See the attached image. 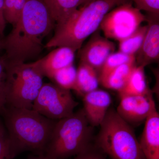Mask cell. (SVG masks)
Returning <instances> with one entry per match:
<instances>
[{
	"label": "cell",
	"mask_w": 159,
	"mask_h": 159,
	"mask_svg": "<svg viewBox=\"0 0 159 159\" xmlns=\"http://www.w3.org/2000/svg\"><path fill=\"white\" fill-rule=\"evenodd\" d=\"M55 22L43 0H27L10 33L2 40V57L10 63H26L44 49V39L55 28Z\"/></svg>",
	"instance_id": "6da1fadb"
},
{
	"label": "cell",
	"mask_w": 159,
	"mask_h": 159,
	"mask_svg": "<svg viewBox=\"0 0 159 159\" xmlns=\"http://www.w3.org/2000/svg\"><path fill=\"white\" fill-rule=\"evenodd\" d=\"M3 115L11 159L31 151L44 155L57 120L46 118L32 109L6 106Z\"/></svg>",
	"instance_id": "7a4b0ae2"
},
{
	"label": "cell",
	"mask_w": 159,
	"mask_h": 159,
	"mask_svg": "<svg viewBox=\"0 0 159 159\" xmlns=\"http://www.w3.org/2000/svg\"><path fill=\"white\" fill-rule=\"evenodd\" d=\"M128 0H95L77 9L63 22L55 25L54 35L44 48L66 47L76 52L98 29L106 15Z\"/></svg>",
	"instance_id": "3957f363"
},
{
	"label": "cell",
	"mask_w": 159,
	"mask_h": 159,
	"mask_svg": "<svg viewBox=\"0 0 159 159\" xmlns=\"http://www.w3.org/2000/svg\"><path fill=\"white\" fill-rule=\"evenodd\" d=\"M93 127L83 109L57 120L44 156L66 159L81 153L92 144Z\"/></svg>",
	"instance_id": "277c9868"
},
{
	"label": "cell",
	"mask_w": 159,
	"mask_h": 159,
	"mask_svg": "<svg viewBox=\"0 0 159 159\" xmlns=\"http://www.w3.org/2000/svg\"><path fill=\"white\" fill-rule=\"evenodd\" d=\"M96 145L111 159H145L131 125L114 109L99 125Z\"/></svg>",
	"instance_id": "5b68a950"
},
{
	"label": "cell",
	"mask_w": 159,
	"mask_h": 159,
	"mask_svg": "<svg viewBox=\"0 0 159 159\" xmlns=\"http://www.w3.org/2000/svg\"><path fill=\"white\" fill-rule=\"evenodd\" d=\"M5 62L6 106L32 109L43 76L31 63Z\"/></svg>",
	"instance_id": "8992f818"
},
{
	"label": "cell",
	"mask_w": 159,
	"mask_h": 159,
	"mask_svg": "<svg viewBox=\"0 0 159 159\" xmlns=\"http://www.w3.org/2000/svg\"><path fill=\"white\" fill-rule=\"evenodd\" d=\"M78 104L70 91L48 83L43 84L32 109L46 118L58 120L73 115Z\"/></svg>",
	"instance_id": "52a82bcc"
},
{
	"label": "cell",
	"mask_w": 159,
	"mask_h": 159,
	"mask_svg": "<svg viewBox=\"0 0 159 159\" xmlns=\"http://www.w3.org/2000/svg\"><path fill=\"white\" fill-rule=\"evenodd\" d=\"M145 21L142 11L126 2L109 11L99 29L106 38L119 41L132 34Z\"/></svg>",
	"instance_id": "ba28073f"
},
{
	"label": "cell",
	"mask_w": 159,
	"mask_h": 159,
	"mask_svg": "<svg viewBox=\"0 0 159 159\" xmlns=\"http://www.w3.org/2000/svg\"><path fill=\"white\" fill-rule=\"evenodd\" d=\"M120 97L117 113L131 126L141 124L157 111L151 91L142 95H124Z\"/></svg>",
	"instance_id": "9c48e42d"
},
{
	"label": "cell",
	"mask_w": 159,
	"mask_h": 159,
	"mask_svg": "<svg viewBox=\"0 0 159 159\" xmlns=\"http://www.w3.org/2000/svg\"><path fill=\"white\" fill-rule=\"evenodd\" d=\"M116 44L103 37L97 30L84 47L80 53V62L89 65L100 72L106 60L115 52Z\"/></svg>",
	"instance_id": "30bf717a"
},
{
	"label": "cell",
	"mask_w": 159,
	"mask_h": 159,
	"mask_svg": "<svg viewBox=\"0 0 159 159\" xmlns=\"http://www.w3.org/2000/svg\"><path fill=\"white\" fill-rule=\"evenodd\" d=\"M147 30L141 48L135 55L137 66H145L156 62L159 58V15L145 16Z\"/></svg>",
	"instance_id": "8fae6325"
},
{
	"label": "cell",
	"mask_w": 159,
	"mask_h": 159,
	"mask_svg": "<svg viewBox=\"0 0 159 159\" xmlns=\"http://www.w3.org/2000/svg\"><path fill=\"white\" fill-rule=\"evenodd\" d=\"M75 52L68 47H57L45 57L31 63L44 77L51 80L56 71L74 64Z\"/></svg>",
	"instance_id": "7c38bea8"
},
{
	"label": "cell",
	"mask_w": 159,
	"mask_h": 159,
	"mask_svg": "<svg viewBox=\"0 0 159 159\" xmlns=\"http://www.w3.org/2000/svg\"><path fill=\"white\" fill-rule=\"evenodd\" d=\"M83 110L92 126L100 125L111 102L110 95L102 90L97 89L85 94L83 97Z\"/></svg>",
	"instance_id": "4fadbf2b"
},
{
	"label": "cell",
	"mask_w": 159,
	"mask_h": 159,
	"mask_svg": "<svg viewBox=\"0 0 159 159\" xmlns=\"http://www.w3.org/2000/svg\"><path fill=\"white\" fill-rule=\"evenodd\" d=\"M139 143L145 159H159V115L157 111L145 120Z\"/></svg>",
	"instance_id": "5bb4252c"
},
{
	"label": "cell",
	"mask_w": 159,
	"mask_h": 159,
	"mask_svg": "<svg viewBox=\"0 0 159 159\" xmlns=\"http://www.w3.org/2000/svg\"><path fill=\"white\" fill-rule=\"evenodd\" d=\"M99 82L97 71L89 65L80 62L77 69L74 91L83 97L85 94L98 89Z\"/></svg>",
	"instance_id": "9a60e30c"
},
{
	"label": "cell",
	"mask_w": 159,
	"mask_h": 159,
	"mask_svg": "<svg viewBox=\"0 0 159 159\" xmlns=\"http://www.w3.org/2000/svg\"><path fill=\"white\" fill-rule=\"evenodd\" d=\"M54 22L61 24L82 6L85 0H43Z\"/></svg>",
	"instance_id": "2e32d148"
},
{
	"label": "cell",
	"mask_w": 159,
	"mask_h": 159,
	"mask_svg": "<svg viewBox=\"0 0 159 159\" xmlns=\"http://www.w3.org/2000/svg\"><path fill=\"white\" fill-rule=\"evenodd\" d=\"M136 66L135 60L121 65L111 71L100 83L106 88L119 92L127 83Z\"/></svg>",
	"instance_id": "e0dca14e"
},
{
	"label": "cell",
	"mask_w": 159,
	"mask_h": 159,
	"mask_svg": "<svg viewBox=\"0 0 159 159\" xmlns=\"http://www.w3.org/2000/svg\"><path fill=\"white\" fill-rule=\"evenodd\" d=\"M144 68L142 66L136 65L134 67L127 83L118 92L119 97L142 95L151 92L146 82Z\"/></svg>",
	"instance_id": "ac0fdd59"
},
{
	"label": "cell",
	"mask_w": 159,
	"mask_h": 159,
	"mask_svg": "<svg viewBox=\"0 0 159 159\" xmlns=\"http://www.w3.org/2000/svg\"><path fill=\"white\" fill-rule=\"evenodd\" d=\"M147 28V25L141 26L128 37L119 41L118 51L127 55L135 56L141 48Z\"/></svg>",
	"instance_id": "d6986e66"
},
{
	"label": "cell",
	"mask_w": 159,
	"mask_h": 159,
	"mask_svg": "<svg viewBox=\"0 0 159 159\" xmlns=\"http://www.w3.org/2000/svg\"><path fill=\"white\" fill-rule=\"evenodd\" d=\"M77 72V69L74 64H72L56 71L51 80L61 88L68 90H74Z\"/></svg>",
	"instance_id": "ffe728a7"
},
{
	"label": "cell",
	"mask_w": 159,
	"mask_h": 159,
	"mask_svg": "<svg viewBox=\"0 0 159 159\" xmlns=\"http://www.w3.org/2000/svg\"><path fill=\"white\" fill-rule=\"evenodd\" d=\"M134 60V55H127L119 51L111 54L106 60L99 72V82L102 81L111 71L119 66Z\"/></svg>",
	"instance_id": "44dd1931"
},
{
	"label": "cell",
	"mask_w": 159,
	"mask_h": 159,
	"mask_svg": "<svg viewBox=\"0 0 159 159\" xmlns=\"http://www.w3.org/2000/svg\"><path fill=\"white\" fill-rule=\"evenodd\" d=\"M136 8L140 11H147L148 14H159V0H131Z\"/></svg>",
	"instance_id": "7402d4cb"
},
{
	"label": "cell",
	"mask_w": 159,
	"mask_h": 159,
	"mask_svg": "<svg viewBox=\"0 0 159 159\" xmlns=\"http://www.w3.org/2000/svg\"><path fill=\"white\" fill-rule=\"evenodd\" d=\"M6 62L2 57H0V113L6 107Z\"/></svg>",
	"instance_id": "603a6c76"
},
{
	"label": "cell",
	"mask_w": 159,
	"mask_h": 159,
	"mask_svg": "<svg viewBox=\"0 0 159 159\" xmlns=\"http://www.w3.org/2000/svg\"><path fill=\"white\" fill-rule=\"evenodd\" d=\"M106 156L96 144H92L85 150L76 156L74 159H107Z\"/></svg>",
	"instance_id": "cb8c5ba5"
},
{
	"label": "cell",
	"mask_w": 159,
	"mask_h": 159,
	"mask_svg": "<svg viewBox=\"0 0 159 159\" xmlns=\"http://www.w3.org/2000/svg\"><path fill=\"white\" fill-rule=\"evenodd\" d=\"M0 159H11L7 133L2 125H0Z\"/></svg>",
	"instance_id": "d4e9b609"
},
{
	"label": "cell",
	"mask_w": 159,
	"mask_h": 159,
	"mask_svg": "<svg viewBox=\"0 0 159 159\" xmlns=\"http://www.w3.org/2000/svg\"><path fill=\"white\" fill-rule=\"evenodd\" d=\"M15 0H4V14L6 23H12V12Z\"/></svg>",
	"instance_id": "484cf974"
},
{
	"label": "cell",
	"mask_w": 159,
	"mask_h": 159,
	"mask_svg": "<svg viewBox=\"0 0 159 159\" xmlns=\"http://www.w3.org/2000/svg\"><path fill=\"white\" fill-rule=\"evenodd\" d=\"M27 1V0H15L13 12H12V23H11L12 25H13L17 21Z\"/></svg>",
	"instance_id": "4316f807"
},
{
	"label": "cell",
	"mask_w": 159,
	"mask_h": 159,
	"mask_svg": "<svg viewBox=\"0 0 159 159\" xmlns=\"http://www.w3.org/2000/svg\"><path fill=\"white\" fill-rule=\"evenodd\" d=\"M4 0H0V19L6 22L4 17Z\"/></svg>",
	"instance_id": "83f0119b"
},
{
	"label": "cell",
	"mask_w": 159,
	"mask_h": 159,
	"mask_svg": "<svg viewBox=\"0 0 159 159\" xmlns=\"http://www.w3.org/2000/svg\"><path fill=\"white\" fill-rule=\"evenodd\" d=\"M6 23L0 19V35L3 36L4 32L6 29Z\"/></svg>",
	"instance_id": "f1b7e54d"
},
{
	"label": "cell",
	"mask_w": 159,
	"mask_h": 159,
	"mask_svg": "<svg viewBox=\"0 0 159 159\" xmlns=\"http://www.w3.org/2000/svg\"><path fill=\"white\" fill-rule=\"evenodd\" d=\"M28 159H48L44 155H37L36 157H31Z\"/></svg>",
	"instance_id": "f546056e"
},
{
	"label": "cell",
	"mask_w": 159,
	"mask_h": 159,
	"mask_svg": "<svg viewBox=\"0 0 159 159\" xmlns=\"http://www.w3.org/2000/svg\"><path fill=\"white\" fill-rule=\"evenodd\" d=\"M94 1H95V0H85L83 4L81 6H86V5H88L89 3L92 2H93ZM81 6H80V7H81Z\"/></svg>",
	"instance_id": "4dcf8cb0"
},
{
	"label": "cell",
	"mask_w": 159,
	"mask_h": 159,
	"mask_svg": "<svg viewBox=\"0 0 159 159\" xmlns=\"http://www.w3.org/2000/svg\"><path fill=\"white\" fill-rule=\"evenodd\" d=\"M2 49V40L0 39V49Z\"/></svg>",
	"instance_id": "1f68e13d"
},
{
	"label": "cell",
	"mask_w": 159,
	"mask_h": 159,
	"mask_svg": "<svg viewBox=\"0 0 159 159\" xmlns=\"http://www.w3.org/2000/svg\"><path fill=\"white\" fill-rule=\"evenodd\" d=\"M2 125V124H1V123H0V125Z\"/></svg>",
	"instance_id": "d6a6232c"
}]
</instances>
